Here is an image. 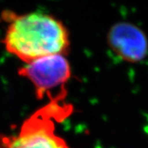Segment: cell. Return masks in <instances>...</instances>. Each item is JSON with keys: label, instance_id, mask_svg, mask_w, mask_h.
Listing matches in <instances>:
<instances>
[{"label": "cell", "instance_id": "6da1fadb", "mask_svg": "<svg viewBox=\"0 0 148 148\" xmlns=\"http://www.w3.org/2000/svg\"><path fill=\"white\" fill-rule=\"evenodd\" d=\"M8 22L4 38L7 50L26 63L53 54L68 53L69 36L61 21L43 12L18 15L5 12Z\"/></svg>", "mask_w": 148, "mask_h": 148}, {"label": "cell", "instance_id": "7a4b0ae2", "mask_svg": "<svg viewBox=\"0 0 148 148\" xmlns=\"http://www.w3.org/2000/svg\"><path fill=\"white\" fill-rule=\"evenodd\" d=\"M72 111L70 106L50 102L24 122L17 136L1 137V148H69L54 133L53 120H62Z\"/></svg>", "mask_w": 148, "mask_h": 148}, {"label": "cell", "instance_id": "3957f363", "mask_svg": "<svg viewBox=\"0 0 148 148\" xmlns=\"http://www.w3.org/2000/svg\"><path fill=\"white\" fill-rule=\"evenodd\" d=\"M35 86L38 99L47 96L53 103L64 102L65 86L71 77L69 61L63 54H53L35 59L19 70Z\"/></svg>", "mask_w": 148, "mask_h": 148}, {"label": "cell", "instance_id": "277c9868", "mask_svg": "<svg viewBox=\"0 0 148 148\" xmlns=\"http://www.w3.org/2000/svg\"><path fill=\"white\" fill-rule=\"evenodd\" d=\"M110 47L118 56L129 63H138L147 56L148 42L146 35L132 23L119 22L108 34Z\"/></svg>", "mask_w": 148, "mask_h": 148}]
</instances>
